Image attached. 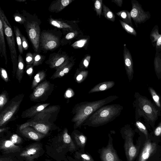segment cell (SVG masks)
<instances>
[{
	"label": "cell",
	"instance_id": "47",
	"mask_svg": "<svg viewBox=\"0 0 161 161\" xmlns=\"http://www.w3.org/2000/svg\"><path fill=\"white\" fill-rule=\"evenodd\" d=\"M0 72L2 78L5 81L8 82V77L6 70L4 68H1Z\"/></svg>",
	"mask_w": 161,
	"mask_h": 161
},
{
	"label": "cell",
	"instance_id": "14",
	"mask_svg": "<svg viewBox=\"0 0 161 161\" xmlns=\"http://www.w3.org/2000/svg\"><path fill=\"white\" fill-rule=\"evenodd\" d=\"M69 59L68 56L60 49L57 52L50 54L45 63L48 65L50 68L56 69Z\"/></svg>",
	"mask_w": 161,
	"mask_h": 161
},
{
	"label": "cell",
	"instance_id": "51",
	"mask_svg": "<svg viewBox=\"0 0 161 161\" xmlns=\"http://www.w3.org/2000/svg\"><path fill=\"white\" fill-rule=\"evenodd\" d=\"M12 142L14 144L19 143L20 142L21 138L17 134H14L11 137Z\"/></svg>",
	"mask_w": 161,
	"mask_h": 161
},
{
	"label": "cell",
	"instance_id": "22",
	"mask_svg": "<svg viewBox=\"0 0 161 161\" xmlns=\"http://www.w3.org/2000/svg\"><path fill=\"white\" fill-rule=\"evenodd\" d=\"M150 38L152 43L155 44L156 53H161V35L159 33L157 25H155L153 29Z\"/></svg>",
	"mask_w": 161,
	"mask_h": 161
},
{
	"label": "cell",
	"instance_id": "39",
	"mask_svg": "<svg viewBox=\"0 0 161 161\" xmlns=\"http://www.w3.org/2000/svg\"><path fill=\"white\" fill-rule=\"evenodd\" d=\"M119 21L123 28L128 33L135 36H136V32L132 26L121 20H119Z\"/></svg>",
	"mask_w": 161,
	"mask_h": 161
},
{
	"label": "cell",
	"instance_id": "57",
	"mask_svg": "<svg viewBox=\"0 0 161 161\" xmlns=\"http://www.w3.org/2000/svg\"><path fill=\"white\" fill-rule=\"evenodd\" d=\"M70 161H77L75 160V159H73L72 158H70Z\"/></svg>",
	"mask_w": 161,
	"mask_h": 161
},
{
	"label": "cell",
	"instance_id": "10",
	"mask_svg": "<svg viewBox=\"0 0 161 161\" xmlns=\"http://www.w3.org/2000/svg\"><path fill=\"white\" fill-rule=\"evenodd\" d=\"M107 145L99 149L98 153L101 161H124L120 159L113 145V139L110 134H108Z\"/></svg>",
	"mask_w": 161,
	"mask_h": 161
},
{
	"label": "cell",
	"instance_id": "49",
	"mask_svg": "<svg viewBox=\"0 0 161 161\" xmlns=\"http://www.w3.org/2000/svg\"><path fill=\"white\" fill-rule=\"evenodd\" d=\"M21 37L23 49L25 50H26L28 49L29 47L28 42L26 38L21 34Z\"/></svg>",
	"mask_w": 161,
	"mask_h": 161
},
{
	"label": "cell",
	"instance_id": "28",
	"mask_svg": "<svg viewBox=\"0 0 161 161\" xmlns=\"http://www.w3.org/2000/svg\"><path fill=\"white\" fill-rule=\"evenodd\" d=\"M46 76V72L44 70L38 71L34 76L31 85V89L35 88L40 83L44 80Z\"/></svg>",
	"mask_w": 161,
	"mask_h": 161
},
{
	"label": "cell",
	"instance_id": "30",
	"mask_svg": "<svg viewBox=\"0 0 161 161\" xmlns=\"http://www.w3.org/2000/svg\"><path fill=\"white\" fill-rule=\"evenodd\" d=\"M20 131L24 134L29 136L31 138L34 140H38L41 135L38 133L30 127L28 126L20 130Z\"/></svg>",
	"mask_w": 161,
	"mask_h": 161
},
{
	"label": "cell",
	"instance_id": "23",
	"mask_svg": "<svg viewBox=\"0 0 161 161\" xmlns=\"http://www.w3.org/2000/svg\"><path fill=\"white\" fill-rule=\"evenodd\" d=\"M4 33L3 24L0 19V54L1 57H4L5 63L6 64L8 62V59Z\"/></svg>",
	"mask_w": 161,
	"mask_h": 161
},
{
	"label": "cell",
	"instance_id": "50",
	"mask_svg": "<svg viewBox=\"0 0 161 161\" xmlns=\"http://www.w3.org/2000/svg\"><path fill=\"white\" fill-rule=\"evenodd\" d=\"M91 59V56L88 55L86 56L83 59L82 61V64L83 67L86 68H87Z\"/></svg>",
	"mask_w": 161,
	"mask_h": 161
},
{
	"label": "cell",
	"instance_id": "13",
	"mask_svg": "<svg viewBox=\"0 0 161 161\" xmlns=\"http://www.w3.org/2000/svg\"><path fill=\"white\" fill-rule=\"evenodd\" d=\"M131 4L132 8L130 13L131 18L136 25L144 23L150 18L151 15L149 12H145L137 1L131 0Z\"/></svg>",
	"mask_w": 161,
	"mask_h": 161
},
{
	"label": "cell",
	"instance_id": "52",
	"mask_svg": "<svg viewBox=\"0 0 161 161\" xmlns=\"http://www.w3.org/2000/svg\"><path fill=\"white\" fill-rule=\"evenodd\" d=\"M74 94L73 90L70 88H69L65 92L64 96L65 98H69L72 97Z\"/></svg>",
	"mask_w": 161,
	"mask_h": 161
},
{
	"label": "cell",
	"instance_id": "56",
	"mask_svg": "<svg viewBox=\"0 0 161 161\" xmlns=\"http://www.w3.org/2000/svg\"><path fill=\"white\" fill-rule=\"evenodd\" d=\"M5 130V128H1L0 129V132H1L2 131H3V130Z\"/></svg>",
	"mask_w": 161,
	"mask_h": 161
},
{
	"label": "cell",
	"instance_id": "43",
	"mask_svg": "<svg viewBox=\"0 0 161 161\" xmlns=\"http://www.w3.org/2000/svg\"><path fill=\"white\" fill-rule=\"evenodd\" d=\"M86 39H82L77 41L73 44L71 46L75 49H77L83 47L87 42Z\"/></svg>",
	"mask_w": 161,
	"mask_h": 161
},
{
	"label": "cell",
	"instance_id": "29",
	"mask_svg": "<svg viewBox=\"0 0 161 161\" xmlns=\"http://www.w3.org/2000/svg\"><path fill=\"white\" fill-rule=\"evenodd\" d=\"M155 70L158 79L161 78V53H156L154 61Z\"/></svg>",
	"mask_w": 161,
	"mask_h": 161
},
{
	"label": "cell",
	"instance_id": "34",
	"mask_svg": "<svg viewBox=\"0 0 161 161\" xmlns=\"http://www.w3.org/2000/svg\"><path fill=\"white\" fill-rule=\"evenodd\" d=\"M148 90L155 105L161 111V101L160 96L152 87H149Z\"/></svg>",
	"mask_w": 161,
	"mask_h": 161
},
{
	"label": "cell",
	"instance_id": "12",
	"mask_svg": "<svg viewBox=\"0 0 161 161\" xmlns=\"http://www.w3.org/2000/svg\"><path fill=\"white\" fill-rule=\"evenodd\" d=\"M53 85L49 81H45L39 84L30 96L31 100L34 101H43V98L50 94L53 90Z\"/></svg>",
	"mask_w": 161,
	"mask_h": 161
},
{
	"label": "cell",
	"instance_id": "48",
	"mask_svg": "<svg viewBox=\"0 0 161 161\" xmlns=\"http://www.w3.org/2000/svg\"><path fill=\"white\" fill-rule=\"evenodd\" d=\"M33 66L32 64L27 65L26 67V72L27 75L31 78L33 73Z\"/></svg>",
	"mask_w": 161,
	"mask_h": 161
},
{
	"label": "cell",
	"instance_id": "16",
	"mask_svg": "<svg viewBox=\"0 0 161 161\" xmlns=\"http://www.w3.org/2000/svg\"><path fill=\"white\" fill-rule=\"evenodd\" d=\"M51 124L38 121L28 120L19 127L20 130L28 126L33 127L36 130L44 134H47L49 130Z\"/></svg>",
	"mask_w": 161,
	"mask_h": 161
},
{
	"label": "cell",
	"instance_id": "1",
	"mask_svg": "<svg viewBox=\"0 0 161 161\" xmlns=\"http://www.w3.org/2000/svg\"><path fill=\"white\" fill-rule=\"evenodd\" d=\"M118 98L117 96L112 95L101 100L82 102L76 104L71 111L74 115L71 122L74 123V129L80 128L84 121L95 111Z\"/></svg>",
	"mask_w": 161,
	"mask_h": 161
},
{
	"label": "cell",
	"instance_id": "54",
	"mask_svg": "<svg viewBox=\"0 0 161 161\" xmlns=\"http://www.w3.org/2000/svg\"><path fill=\"white\" fill-rule=\"evenodd\" d=\"M122 0H112V2L115 3L118 6L121 7L123 4Z\"/></svg>",
	"mask_w": 161,
	"mask_h": 161
},
{
	"label": "cell",
	"instance_id": "32",
	"mask_svg": "<svg viewBox=\"0 0 161 161\" xmlns=\"http://www.w3.org/2000/svg\"><path fill=\"white\" fill-rule=\"evenodd\" d=\"M150 138L153 141L159 143L161 142V121L150 134Z\"/></svg>",
	"mask_w": 161,
	"mask_h": 161
},
{
	"label": "cell",
	"instance_id": "5",
	"mask_svg": "<svg viewBox=\"0 0 161 161\" xmlns=\"http://www.w3.org/2000/svg\"><path fill=\"white\" fill-rule=\"evenodd\" d=\"M120 133L124 140V148L127 161H134L138 153L142 140V135L138 138L136 144L134 143L135 131L130 126L125 125L121 128Z\"/></svg>",
	"mask_w": 161,
	"mask_h": 161
},
{
	"label": "cell",
	"instance_id": "7",
	"mask_svg": "<svg viewBox=\"0 0 161 161\" xmlns=\"http://www.w3.org/2000/svg\"><path fill=\"white\" fill-rule=\"evenodd\" d=\"M0 19L2 22L4 33L10 51L11 58L13 64V73L14 76L16 73L18 64V57L16 48L14 35L10 24L1 8Z\"/></svg>",
	"mask_w": 161,
	"mask_h": 161
},
{
	"label": "cell",
	"instance_id": "26",
	"mask_svg": "<svg viewBox=\"0 0 161 161\" xmlns=\"http://www.w3.org/2000/svg\"><path fill=\"white\" fill-rule=\"evenodd\" d=\"M25 67L23 58L19 54L18 56V64L16 73V78L19 83H20L23 77Z\"/></svg>",
	"mask_w": 161,
	"mask_h": 161
},
{
	"label": "cell",
	"instance_id": "42",
	"mask_svg": "<svg viewBox=\"0 0 161 161\" xmlns=\"http://www.w3.org/2000/svg\"><path fill=\"white\" fill-rule=\"evenodd\" d=\"M103 0H96L94 3V9L96 13L97 16L100 17L103 8Z\"/></svg>",
	"mask_w": 161,
	"mask_h": 161
},
{
	"label": "cell",
	"instance_id": "55",
	"mask_svg": "<svg viewBox=\"0 0 161 161\" xmlns=\"http://www.w3.org/2000/svg\"><path fill=\"white\" fill-rule=\"evenodd\" d=\"M16 1L19 2H25L26 1V0H16Z\"/></svg>",
	"mask_w": 161,
	"mask_h": 161
},
{
	"label": "cell",
	"instance_id": "33",
	"mask_svg": "<svg viewBox=\"0 0 161 161\" xmlns=\"http://www.w3.org/2000/svg\"><path fill=\"white\" fill-rule=\"evenodd\" d=\"M14 30L15 34L18 51L20 54L21 55L23 53L24 50L21 37V33L19 28L16 26H14Z\"/></svg>",
	"mask_w": 161,
	"mask_h": 161
},
{
	"label": "cell",
	"instance_id": "44",
	"mask_svg": "<svg viewBox=\"0 0 161 161\" xmlns=\"http://www.w3.org/2000/svg\"><path fill=\"white\" fill-rule=\"evenodd\" d=\"M25 61L26 65L32 64L34 61L33 53L30 52L27 53L25 56Z\"/></svg>",
	"mask_w": 161,
	"mask_h": 161
},
{
	"label": "cell",
	"instance_id": "17",
	"mask_svg": "<svg viewBox=\"0 0 161 161\" xmlns=\"http://www.w3.org/2000/svg\"><path fill=\"white\" fill-rule=\"evenodd\" d=\"M71 136L78 151L85 152V148L87 142V137L82 132L75 129L72 132Z\"/></svg>",
	"mask_w": 161,
	"mask_h": 161
},
{
	"label": "cell",
	"instance_id": "31",
	"mask_svg": "<svg viewBox=\"0 0 161 161\" xmlns=\"http://www.w3.org/2000/svg\"><path fill=\"white\" fill-rule=\"evenodd\" d=\"M117 15L122 19V21L131 26H133L131 21L130 13L127 10H122L116 13Z\"/></svg>",
	"mask_w": 161,
	"mask_h": 161
},
{
	"label": "cell",
	"instance_id": "41",
	"mask_svg": "<svg viewBox=\"0 0 161 161\" xmlns=\"http://www.w3.org/2000/svg\"><path fill=\"white\" fill-rule=\"evenodd\" d=\"M8 97L7 92L4 91L2 92L0 95V110L1 111L7 103Z\"/></svg>",
	"mask_w": 161,
	"mask_h": 161
},
{
	"label": "cell",
	"instance_id": "3",
	"mask_svg": "<svg viewBox=\"0 0 161 161\" xmlns=\"http://www.w3.org/2000/svg\"><path fill=\"white\" fill-rule=\"evenodd\" d=\"M135 106L138 115L144 118L147 126L153 128L160 110L146 97L136 94Z\"/></svg>",
	"mask_w": 161,
	"mask_h": 161
},
{
	"label": "cell",
	"instance_id": "20",
	"mask_svg": "<svg viewBox=\"0 0 161 161\" xmlns=\"http://www.w3.org/2000/svg\"><path fill=\"white\" fill-rule=\"evenodd\" d=\"M48 21L52 25L63 31H72L73 30L72 26L69 24L61 19H55L50 16Z\"/></svg>",
	"mask_w": 161,
	"mask_h": 161
},
{
	"label": "cell",
	"instance_id": "37",
	"mask_svg": "<svg viewBox=\"0 0 161 161\" xmlns=\"http://www.w3.org/2000/svg\"><path fill=\"white\" fill-rule=\"evenodd\" d=\"M135 125L141 133L143 135L146 139L150 138V134L148 133L147 127L142 123L139 121H136Z\"/></svg>",
	"mask_w": 161,
	"mask_h": 161
},
{
	"label": "cell",
	"instance_id": "19",
	"mask_svg": "<svg viewBox=\"0 0 161 161\" xmlns=\"http://www.w3.org/2000/svg\"><path fill=\"white\" fill-rule=\"evenodd\" d=\"M74 63L70 62L69 59L57 68L56 71L50 77L53 80L63 77L71 70L74 65Z\"/></svg>",
	"mask_w": 161,
	"mask_h": 161
},
{
	"label": "cell",
	"instance_id": "27",
	"mask_svg": "<svg viewBox=\"0 0 161 161\" xmlns=\"http://www.w3.org/2000/svg\"><path fill=\"white\" fill-rule=\"evenodd\" d=\"M75 159L77 161H95L92 156L87 152L83 153L77 151L74 153Z\"/></svg>",
	"mask_w": 161,
	"mask_h": 161
},
{
	"label": "cell",
	"instance_id": "8",
	"mask_svg": "<svg viewBox=\"0 0 161 161\" xmlns=\"http://www.w3.org/2000/svg\"><path fill=\"white\" fill-rule=\"evenodd\" d=\"M61 33L57 28L42 31L41 33L39 50L47 53L58 47L61 44Z\"/></svg>",
	"mask_w": 161,
	"mask_h": 161
},
{
	"label": "cell",
	"instance_id": "36",
	"mask_svg": "<svg viewBox=\"0 0 161 161\" xmlns=\"http://www.w3.org/2000/svg\"><path fill=\"white\" fill-rule=\"evenodd\" d=\"M88 72L86 70H78L76 71L74 78L76 81L80 83L83 81L87 77Z\"/></svg>",
	"mask_w": 161,
	"mask_h": 161
},
{
	"label": "cell",
	"instance_id": "24",
	"mask_svg": "<svg viewBox=\"0 0 161 161\" xmlns=\"http://www.w3.org/2000/svg\"><path fill=\"white\" fill-rule=\"evenodd\" d=\"M115 84L113 81H108L101 82L94 86L89 92V94L100 92L112 88Z\"/></svg>",
	"mask_w": 161,
	"mask_h": 161
},
{
	"label": "cell",
	"instance_id": "15",
	"mask_svg": "<svg viewBox=\"0 0 161 161\" xmlns=\"http://www.w3.org/2000/svg\"><path fill=\"white\" fill-rule=\"evenodd\" d=\"M123 56L126 73L129 81L130 82L133 77V62L131 53L125 44H124Z\"/></svg>",
	"mask_w": 161,
	"mask_h": 161
},
{
	"label": "cell",
	"instance_id": "21",
	"mask_svg": "<svg viewBox=\"0 0 161 161\" xmlns=\"http://www.w3.org/2000/svg\"><path fill=\"white\" fill-rule=\"evenodd\" d=\"M73 0H56L53 1L48 8L51 12L58 13L63 10L71 3Z\"/></svg>",
	"mask_w": 161,
	"mask_h": 161
},
{
	"label": "cell",
	"instance_id": "40",
	"mask_svg": "<svg viewBox=\"0 0 161 161\" xmlns=\"http://www.w3.org/2000/svg\"><path fill=\"white\" fill-rule=\"evenodd\" d=\"M14 19L16 22L20 24L24 25L26 21L25 17L22 14L17 11L13 15Z\"/></svg>",
	"mask_w": 161,
	"mask_h": 161
},
{
	"label": "cell",
	"instance_id": "11",
	"mask_svg": "<svg viewBox=\"0 0 161 161\" xmlns=\"http://www.w3.org/2000/svg\"><path fill=\"white\" fill-rule=\"evenodd\" d=\"M58 105L47 107L31 118L29 120L42 122L52 124V121H55L59 110Z\"/></svg>",
	"mask_w": 161,
	"mask_h": 161
},
{
	"label": "cell",
	"instance_id": "53",
	"mask_svg": "<svg viewBox=\"0 0 161 161\" xmlns=\"http://www.w3.org/2000/svg\"><path fill=\"white\" fill-rule=\"evenodd\" d=\"M36 152L37 150L36 149L34 148H32L27 150L26 153L27 155H30L35 154L36 153Z\"/></svg>",
	"mask_w": 161,
	"mask_h": 161
},
{
	"label": "cell",
	"instance_id": "2",
	"mask_svg": "<svg viewBox=\"0 0 161 161\" xmlns=\"http://www.w3.org/2000/svg\"><path fill=\"white\" fill-rule=\"evenodd\" d=\"M123 108L119 104L104 106L89 116L84 121L82 126L97 127L106 125L118 117Z\"/></svg>",
	"mask_w": 161,
	"mask_h": 161
},
{
	"label": "cell",
	"instance_id": "38",
	"mask_svg": "<svg viewBox=\"0 0 161 161\" xmlns=\"http://www.w3.org/2000/svg\"><path fill=\"white\" fill-rule=\"evenodd\" d=\"M34 61L32 65L33 66H38L41 64L45 59L46 57L38 53H34Z\"/></svg>",
	"mask_w": 161,
	"mask_h": 161
},
{
	"label": "cell",
	"instance_id": "9",
	"mask_svg": "<svg viewBox=\"0 0 161 161\" xmlns=\"http://www.w3.org/2000/svg\"><path fill=\"white\" fill-rule=\"evenodd\" d=\"M24 96L23 94H19L8 102L0 114V126L8 122L18 111Z\"/></svg>",
	"mask_w": 161,
	"mask_h": 161
},
{
	"label": "cell",
	"instance_id": "18",
	"mask_svg": "<svg viewBox=\"0 0 161 161\" xmlns=\"http://www.w3.org/2000/svg\"><path fill=\"white\" fill-rule=\"evenodd\" d=\"M50 103H38L24 111L21 114L22 118H30L34 116L47 108Z\"/></svg>",
	"mask_w": 161,
	"mask_h": 161
},
{
	"label": "cell",
	"instance_id": "46",
	"mask_svg": "<svg viewBox=\"0 0 161 161\" xmlns=\"http://www.w3.org/2000/svg\"><path fill=\"white\" fill-rule=\"evenodd\" d=\"M15 146L11 141L7 140L3 144V148H5V149L9 150L12 149L13 148H14Z\"/></svg>",
	"mask_w": 161,
	"mask_h": 161
},
{
	"label": "cell",
	"instance_id": "6",
	"mask_svg": "<svg viewBox=\"0 0 161 161\" xmlns=\"http://www.w3.org/2000/svg\"><path fill=\"white\" fill-rule=\"evenodd\" d=\"M22 14L25 17L26 21L23 25L28 38L34 51H39L41 36L40 20L35 15H31L23 10Z\"/></svg>",
	"mask_w": 161,
	"mask_h": 161
},
{
	"label": "cell",
	"instance_id": "45",
	"mask_svg": "<svg viewBox=\"0 0 161 161\" xmlns=\"http://www.w3.org/2000/svg\"><path fill=\"white\" fill-rule=\"evenodd\" d=\"M76 33L75 32H70L68 33L64 37L61 39V44L64 42L65 40H70L73 38L75 35Z\"/></svg>",
	"mask_w": 161,
	"mask_h": 161
},
{
	"label": "cell",
	"instance_id": "25",
	"mask_svg": "<svg viewBox=\"0 0 161 161\" xmlns=\"http://www.w3.org/2000/svg\"><path fill=\"white\" fill-rule=\"evenodd\" d=\"M63 133V141L65 144L68 145L69 151L73 153L78 151L72 138L68 134V130L66 128L64 130Z\"/></svg>",
	"mask_w": 161,
	"mask_h": 161
},
{
	"label": "cell",
	"instance_id": "4",
	"mask_svg": "<svg viewBox=\"0 0 161 161\" xmlns=\"http://www.w3.org/2000/svg\"><path fill=\"white\" fill-rule=\"evenodd\" d=\"M142 140L135 161H161V145L141 134Z\"/></svg>",
	"mask_w": 161,
	"mask_h": 161
},
{
	"label": "cell",
	"instance_id": "35",
	"mask_svg": "<svg viewBox=\"0 0 161 161\" xmlns=\"http://www.w3.org/2000/svg\"><path fill=\"white\" fill-rule=\"evenodd\" d=\"M103 12L105 17L109 20L114 22L115 20V16L114 13L105 4L103 5Z\"/></svg>",
	"mask_w": 161,
	"mask_h": 161
}]
</instances>
